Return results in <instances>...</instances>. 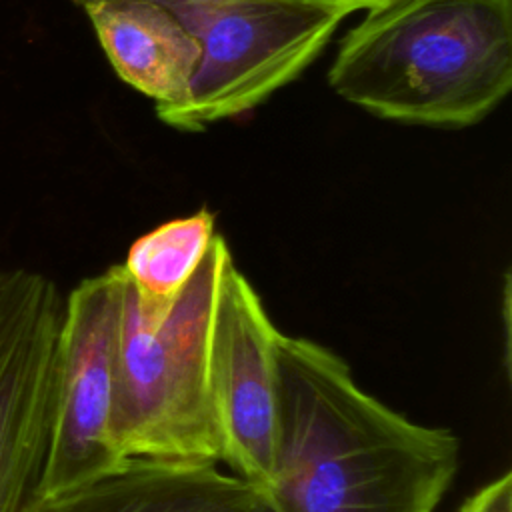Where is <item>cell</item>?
I'll return each instance as SVG.
<instances>
[{
  "instance_id": "6da1fadb",
  "label": "cell",
  "mask_w": 512,
  "mask_h": 512,
  "mask_svg": "<svg viewBox=\"0 0 512 512\" xmlns=\"http://www.w3.org/2000/svg\"><path fill=\"white\" fill-rule=\"evenodd\" d=\"M280 420L268 486L276 512H436L460 440L368 394L330 348L278 334Z\"/></svg>"
},
{
  "instance_id": "7a4b0ae2",
  "label": "cell",
  "mask_w": 512,
  "mask_h": 512,
  "mask_svg": "<svg viewBox=\"0 0 512 512\" xmlns=\"http://www.w3.org/2000/svg\"><path fill=\"white\" fill-rule=\"evenodd\" d=\"M330 88L366 112L468 128L512 88V0H390L340 40Z\"/></svg>"
},
{
  "instance_id": "3957f363",
  "label": "cell",
  "mask_w": 512,
  "mask_h": 512,
  "mask_svg": "<svg viewBox=\"0 0 512 512\" xmlns=\"http://www.w3.org/2000/svg\"><path fill=\"white\" fill-rule=\"evenodd\" d=\"M228 242L216 234L170 310L148 322L120 266L112 432L122 458L222 462L208 386V338Z\"/></svg>"
},
{
  "instance_id": "277c9868",
  "label": "cell",
  "mask_w": 512,
  "mask_h": 512,
  "mask_svg": "<svg viewBox=\"0 0 512 512\" xmlns=\"http://www.w3.org/2000/svg\"><path fill=\"white\" fill-rule=\"evenodd\" d=\"M198 40L186 100L162 122L200 132L236 118L296 80L326 48L340 12L280 0H156Z\"/></svg>"
},
{
  "instance_id": "5b68a950",
  "label": "cell",
  "mask_w": 512,
  "mask_h": 512,
  "mask_svg": "<svg viewBox=\"0 0 512 512\" xmlns=\"http://www.w3.org/2000/svg\"><path fill=\"white\" fill-rule=\"evenodd\" d=\"M118 314L120 264L80 280L64 298L40 498L94 482L126 460L112 432Z\"/></svg>"
},
{
  "instance_id": "8992f818",
  "label": "cell",
  "mask_w": 512,
  "mask_h": 512,
  "mask_svg": "<svg viewBox=\"0 0 512 512\" xmlns=\"http://www.w3.org/2000/svg\"><path fill=\"white\" fill-rule=\"evenodd\" d=\"M64 296L30 268H0V512L36 496L48 450Z\"/></svg>"
},
{
  "instance_id": "52a82bcc",
  "label": "cell",
  "mask_w": 512,
  "mask_h": 512,
  "mask_svg": "<svg viewBox=\"0 0 512 512\" xmlns=\"http://www.w3.org/2000/svg\"><path fill=\"white\" fill-rule=\"evenodd\" d=\"M278 328L230 256L222 268L208 338V386L222 462L262 492L272 474L280 420Z\"/></svg>"
},
{
  "instance_id": "ba28073f",
  "label": "cell",
  "mask_w": 512,
  "mask_h": 512,
  "mask_svg": "<svg viewBox=\"0 0 512 512\" xmlns=\"http://www.w3.org/2000/svg\"><path fill=\"white\" fill-rule=\"evenodd\" d=\"M260 492L212 462L130 456L110 474L22 512H248Z\"/></svg>"
},
{
  "instance_id": "9c48e42d",
  "label": "cell",
  "mask_w": 512,
  "mask_h": 512,
  "mask_svg": "<svg viewBox=\"0 0 512 512\" xmlns=\"http://www.w3.org/2000/svg\"><path fill=\"white\" fill-rule=\"evenodd\" d=\"M88 16L116 74L154 100L160 120L188 96L202 48L156 0H72Z\"/></svg>"
},
{
  "instance_id": "30bf717a",
  "label": "cell",
  "mask_w": 512,
  "mask_h": 512,
  "mask_svg": "<svg viewBox=\"0 0 512 512\" xmlns=\"http://www.w3.org/2000/svg\"><path fill=\"white\" fill-rule=\"evenodd\" d=\"M216 216L208 208L172 218L132 242L120 264L148 320H160L180 296L216 236Z\"/></svg>"
},
{
  "instance_id": "8fae6325",
  "label": "cell",
  "mask_w": 512,
  "mask_h": 512,
  "mask_svg": "<svg viewBox=\"0 0 512 512\" xmlns=\"http://www.w3.org/2000/svg\"><path fill=\"white\" fill-rule=\"evenodd\" d=\"M458 512H512V474L490 480L468 496Z\"/></svg>"
},
{
  "instance_id": "7c38bea8",
  "label": "cell",
  "mask_w": 512,
  "mask_h": 512,
  "mask_svg": "<svg viewBox=\"0 0 512 512\" xmlns=\"http://www.w3.org/2000/svg\"><path fill=\"white\" fill-rule=\"evenodd\" d=\"M280 2H294V4H304V6H314V8H324L332 12H340L344 16H350L354 12H368L376 6H382L390 0H280Z\"/></svg>"
},
{
  "instance_id": "4fadbf2b",
  "label": "cell",
  "mask_w": 512,
  "mask_h": 512,
  "mask_svg": "<svg viewBox=\"0 0 512 512\" xmlns=\"http://www.w3.org/2000/svg\"><path fill=\"white\" fill-rule=\"evenodd\" d=\"M248 512H276V510H274V508L266 502V498L260 494L258 500L252 504V508H250Z\"/></svg>"
}]
</instances>
